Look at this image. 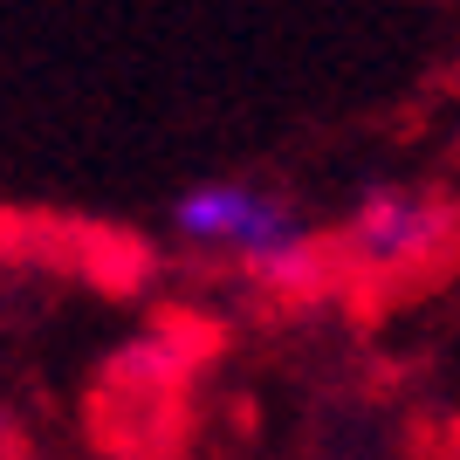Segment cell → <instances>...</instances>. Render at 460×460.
Listing matches in <instances>:
<instances>
[{"instance_id": "6da1fadb", "label": "cell", "mask_w": 460, "mask_h": 460, "mask_svg": "<svg viewBox=\"0 0 460 460\" xmlns=\"http://www.w3.org/2000/svg\"><path fill=\"white\" fill-rule=\"evenodd\" d=\"M172 234L192 254L227 261L269 296H309L330 282V248L309 213L261 179H199L172 199Z\"/></svg>"}, {"instance_id": "7a4b0ae2", "label": "cell", "mask_w": 460, "mask_h": 460, "mask_svg": "<svg viewBox=\"0 0 460 460\" xmlns=\"http://www.w3.org/2000/svg\"><path fill=\"white\" fill-rule=\"evenodd\" d=\"M460 241V207L433 186H405L385 179L350 199L344 227H337V254L371 282H412L433 275Z\"/></svg>"}]
</instances>
